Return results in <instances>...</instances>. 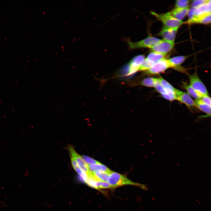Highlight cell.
Returning a JSON list of instances; mask_svg holds the SVG:
<instances>
[{
    "instance_id": "18",
    "label": "cell",
    "mask_w": 211,
    "mask_h": 211,
    "mask_svg": "<svg viewBox=\"0 0 211 211\" xmlns=\"http://www.w3.org/2000/svg\"><path fill=\"white\" fill-rule=\"evenodd\" d=\"M109 174L107 172L98 171L93 173L91 178L96 180L107 182Z\"/></svg>"
},
{
    "instance_id": "25",
    "label": "cell",
    "mask_w": 211,
    "mask_h": 211,
    "mask_svg": "<svg viewBox=\"0 0 211 211\" xmlns=\"http://www.w3.org/2000/svg\"><path fill=\"white\" fill-rule=\"evenodd\" d=\"M154 64L149 62L145 59L144 61L141 65L139 71H147Z\"/></svg>"
},
{
    "instance_id": "1",
    "label": "cell",
    "mask_w": 211,
    "mask_h": 211,
    "mask_svg": "<svg viewBox=\"0 0 211 211\" xmlns=\"http://www.w3.org/2000/svg\"><path fill=\"white\" fill-rule=\"evenodd\" d=\"M112 187L115 188L127 185H131L138 186L144 189H146L145 185L134 182L124 175L113 171L109 174L107 181Z\"/></svg>"
},
{
    "instance_id": "20",
    "label": "cell",
    "mask_w": 211,
    "mask_h": 211,
    "mask_svg": "<svg viewBox=\"0 0 211 211\" xmlns=\"http://www.w3.org/2000/svg\"><path fill=\"white\" fill-rule=\"evenodd\" d=\"M158 78L160 83L165 90L166 93L175 95L176 89L163 78L160 77Z\"/></svg>"
},
{
    "instance_id": "23",
    "label": "cell",
    "mask_w": 211,
    "mask_h": 211,
    "mask_svg": "<svg viewBox=\"0 0 211 211\" xmlns=\"http://www.w3.org/2000/svg\"><path fill=\"white\" fill-rule=\"evenodd\" d=\"M190 1L187 0H178L175 3L176 7L185 8H188Z\"/></svg>"
},
{
    "instance_id": "22",
    "label": "cell",
    "mask_w": 211,
    "mask_h": 211,
    "mask_svg": "<svg viewBox=\"0 0 211 211\" xmlns=\"http://www.w3.org/2000/svg\"><path fill=\"white\" fill-rule=\"evenodd\" d=\"M158 78L148 77L144 79L141 81V84L147 87H154Z\"/></svg>"
},
{
    "instance_id": "12",
    "label": "cell",
    "mask_w": 211,
    "mask_h": 211,
    "mask_svg": "<svg viewBox=\"0 0 211 211\" xmlns=\"http://www.w3.org/2000/svg\"><path fill=\"white\" fill-rule=\"evenodd\" d=\"M196 107L200 110L206 114L199 117L200 118H204L211 117V106L203 103L200 99L195 100V101Z\"/></svg>"
},
{
    "instance_id": "4",
    "label": "cell",
    "mask_w": 211,
    "mask_h": 211,
    "mask_svg": "<svg viewBox=\"0 0 211 211\" xmlns=\"http://www.w3.org/2000/svg\"><path fill=\"white\" fill-rule=\"evenodd\" d=\"M161 40L153 37H149L138 42H133L127 40L129 48L134 49L139 48H151L159 42Z\"/></svg>"
},
{
    "instance_id": "19",
    "label": "cell",
    "mask_w": 211,
    "mask_h": 211,
    "mask_svg": "<svg viewBox=\"0 0 211 211\" xmlns=\"http://www.w3.org/2000/svg\"><path fill=\"white\" fill-rule=\"evenodd\" d=\"M70 156L72 166L75 171L82 178L86 183L88 179L86 175L81 169L75 160L72 156Z\"/></svg>"
},
{
    "instance_id": "14",
    "label": "cell",
    "mask_w": 211,
    "mask_h": 211,
    "mask_svg": "<svg viewBox=\"0 0 211 211\" xmlns=\"http://www.w3.org/2000/svg\"><path fill=\"white\" fill-rule=\"evenodd\" d=\"M189 10V8H182L175 7L169 12L176 19L182 21L188 14Z\"/></svg>"
},
{
    "instance_id": "2",
    "label": "cell",
    "mask_w": 211,
    "mask_h": 211,
    "mask_svg": "<svg viewBox=\"0 0 211 211\" xmlns=\"http://www.w3.org/2000/svg\"><path fill=\"white\" fill-rule=\"evenodd\" d=\"M145 59L143 55L135 56L120 70L118 73V76H129L139 71L141 65Z\"/></svg>"
},
{
    "instance_id": "17",
    "label": "cell",
    "mask_w": 211,
    "mask_h": 211,
    "mask_svg": "<svg viewBox=\"0 0 211 211\" xmlns=\"http://www.w3.org/2000/svg\"><path fill=\"white\" fill-rule=\"evenodd\" d=\"M166 55L152 52L148 54L145 59L154 64L159 61L165 58Z\"/></svg>"
},
{
    "instance_id": "21",
    "label": "cell",
    "mask_w": 211,
    "mask_h": 211,
    "mask_svg": "<svg viewBox=\"0 0 211 211\" xmlns=\"http://www.w3.org/2000/svg\"><path fill=\"white\" fill-rule=\"evenodd\" d=\"M188 24L201 23L208 24L211 23V13L201 18L192 20L189 22H186Z\"/></svg>"
},
{
    "instance_id": "5",
    "label": "cell",
    "mask_w": 211,
    "mask_h": 211,
    "mask_svg": "<svg viewBox=\"0 0 211 211\" xmlns=\"http://www.w3.org/2000/svg\"><path fill=\"white\" fill-rule=\"evenodd\" d=\"M191 86L202 96L209 95L206 86L199 77L196 71L192 74L189 75Z\"/></svg>"
},
{
    "instance_id": "7",
    "label": "cell",
    "mask_w": 211,
    "mask_h": 211,
    "mask_svg": "<svg viewBox=\"0 0 211 211\" xmlns=\"http://www.w3.org/2000/svg\"><path fill=\"white\" fill-rule=\"evenodd\" d=\"M176 100L185 104L190 109L197 108L195 101L187 93L175 89Z\"/></svg>"
},
{
    "instance_id": "24",
    "label": "cell",
    "mask_w": 211,
    "mask_h": 211,
    "mask_svg": "<svg viewBox=\"0 0 211 211\" xmlns=\"http://www.w3.org/2000/svg\"><path fill=\"white\" fill-rule=\"evenodd\" d=\"M96 189L109 188H112V186L107 182L96 181Z\"/></svg>"
},
{
    "instance_id": "8",
    "label": "cell",
    "mask_w": 211,
    "mask_h": 211,
    "mask_svg": "<svg viewBox=\"0 0 211 211\" xmlns=\"http://www.w3.org/2000/svg\"><path fill=\"white\" fill-rule=\"evenodd\" d=\"M170 68L172 67L168 59L164 58L154 63L147 72L149 74H156Z\"/></svg>"
},
{
    "instance_id": "29",
    "label": "cell",
    "mask_w": 211,
    "mask_h": 211,
    "mask_svg": "<svg viewBox=\"0 0 211 211\" xmlns=\"http://www.w3.org/2000/svg\"><path fill=\"white\" fill-rule=\"evenodd\" d=\"M200 99L203 103L211 106V97L209 95L203 96Z\"/></svg>"
},
{
    "instance_id": "16",
    "label": "cell",
    "mask_w": 211,
    "mask_h": 211,
    "mask_svg": "<svg viewBox=\"0 0 211 211\" xmlns=\"http://www.w3.org/2000/svg\"><path fill=\"white\" fill-rule=\"evenodd\" d=\"M182 86L187 91V93L196 100L200 99L202 96L197 92L190 85L186 82H183Z\"/></svg>"
},
{
    "instance_id": "15",
    "label": "cell",
    "mask_w": 211,
    "mask_h": 211,
    "mask_svg": "<svg viewBox=\"0 0 211 211\" xmlns=\"http://www.w3.org/2000/svg\"><path fill=\"white\" fill-rule=\"evenodd\" d=\"M88 168L92 174L96 171H104L109 174L113 171L101 163L89 165L88 166Z\"/></svg>"
},
{
    "instance_id": "13",
    "label": "cell",
    "mask_w": 211,
    "mask_h": 211,
    "mask_svg": "<svg viewBox=\"0 0 211 211\" xmlns=\"http://www.w3.org/2000/svg\"><path fill=\"white\" fill-rule=\"evenodd\" d=\"M186 56H180L174 57L168 59L169 62L171 64L172 68L176 69H180L183 72H186V70L184 68L179 67L181 64L187 58Z\"/></svg>"
},
{
    "instance_id": "9",
    "label": "cell",
    "mask_w": 211,
    "mask_h": 211,
    "mask_svg": "<svg viewBox=\"0 0 211 211\" xmlns=\"http://www.w3.org/2000/svg\"><path fill=\"white\" fill-rule=\"evenodd\" d=\"M194 9L193 18L186 22H189L211 13V0H207L206 3Z\"/></svg>"
},
{
    "instance_id": "11",
    "label": "cell",
    "mask_w": 211,
    "mask_h": 211,
    "mask_svg": "<svg viewBox=\"0 0 211 211\" xmlns=\"http://www.w3.org/2000/svg\"><path fill=\"white\" fill-rule=\"evenodd\" d=\"M178 28L169 27L164 25L159 35L163 38L164 40L174 42Z\"/></svg>"
},
{
    "instance_id": "27",
    "label": "cell",
    "mask_w": 211,
    "mask_h": 211,
    "mask_svg": "<svg viewBox=\"0 0 211 211\" xmlns=\"http://www.w3.org/2000/svg\"><path fill=\"white\" fill-rule=\"evenodd\" d=\"M154 87L156 90L161 95L166 93V92L160 83L159 78L156 82Z\"/></svg>"
},
{
    "instance_id": "6",
    "label": "cell",
    "mask_w": 211,
    "mask_h": 211,
    "mask_svg": "<svg viewBox=\"0 0 211 211\" xmlns=\"http://www.w3.org/2000/svg\"><path fill=\"white\" fill-rule=\"evenodd\" d=\"M68 150L70 155L75 160L81 169L86 175L88 178L91 177L92 175L89 169L88 165L82 156L76 152L73 146L69 144L68 146Z\"/></svg>"
},
{
    "instance_id": "10",
    "label": "cell",
    "mask_w": 211,
    "mask_h": 211,
    "mask_svg": "<svg viewBox=\"0 0 211 211\" xmlns=\"http://www.w3.org/2000/svg\"><path fill=\"white\" fill-rule=\"evenodd\" d=\"M174 45V42L163 40L150 49L152 52L166 55L173 49Z\"/></svg>"
},
{
    "instance_id": "28",
    "label": "cell",
    "mask_w": 211,
    "mask_h": 211,
    "mask_svg": "<svg viewBox=\"0 0 211 211\" xmlns=\"http://www.w3.org/2000/svg\"><path fill=\"white\" fill-rule=\"evenodd\" d=\"M207 0H194L191 3V6L193 8H195L201 5L206 3Z\"/></svg>"
},
{
    "instance_id": "3",
    "label": "cell",
    "mask_w": 211,
    "mask_h": 211,
    "mask_svg": "<svg viewBox=\"0 0 211 211\" xmlns=\"http://www.w3.org/2000/svg\"><path fill=\"white\" fill-rule=\"evenodd\" d=\"M151 13L159 21H161L164 25L171 28H179L185 23L178 20L172 16L169 12L164 13H158L154 12Z\"/></svg>"
},
{
    "instance_id": "26",
    "label": "cell",
    "mask_w": 211,
    "mask_h": 211,
    "mask_svg": "<svg viewBox=\"0 0 211 211\" xmlns=\"http://www.w3.org/2000/svg\"><path fill=\"white\" fill-rule=\"evenodd\" d=\"M81 156L88 166L92 164H100L101 163L88 156L83 155Z\"/></svg>"
}]
</instances>
